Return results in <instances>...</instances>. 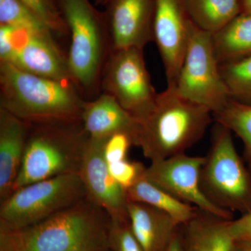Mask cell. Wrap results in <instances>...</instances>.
<instances>
[{"label": "cell", "mask_w": 251, "mask_h": 251, "mask_svg": "<svg viewBox=\"0 0 251 251\" xmlns=\"http://www.w3.org/2000/svg\"><path fill=\"white\" fill-rule=\"evenodd\" d=\"M110 217L87 198L25 228L0 229V251H103Z\"/></svg>", "instance_id": "obj_1"}, {"label": "cell", "mask_w": 251, "mask_h": 251, "mask_svg": "<svg viewBox=\"0 0 251 251\" xmlns=\"http://www.w3.org/2000/svg\"><path fill=\"white\" fill-rule=\"evenodd\" d=\"M85 100L72 82L0 62V108L29 125L81 123Z\"/></svg>", "instance_id": "obj_2"}, {"label": "cell", "mask_w": 251, "mask_h": 251, "mask_svg": "<svg viewBox=\"0 0 251 251\" xmlns=\"http://www.w3.org/2000/svg\"><path fill=\"white\" fill-rule=\"evenodd\" d=\"M213 120L209 109L184 98L174 86H167L139 122L136 147L151 162L185 153L202 139Z\"/></svg>", "instance_id": "obj_3"}, {"label": "cell", "mask_w": 251, "mask_h": 251, "mask_svg": "<svg viewBox=\"0 0 251 251\" xmlns=\"http://www.w3.org/2000/svg\"><path fill=\"white\" fill-rule=\"evenodd\" d=\"M71 43L68 68L73 84L86 100L100 94L104 67L111 54V39L105 11L90 0H57Z\"/></svg>", "instance_id": "obj_4"}, {"label": "cell", "mask_w": 251, "mask_h": 251, "mask_svg": "<svg viewBox=\"0 0 251 251\" xmlns=\"http://www.w3.org/2000/svg\"><path fill=\"white\" fill-rule=\"evenodd\" d=\"M89 137L82 123L31 125L14 191L36 181L79 174Z\"/></svg>", "instance_id": "obj_5"}, {"label": "cell", "mask_w": 251, "mask_h": 251, "mask_svg": "<svg viewBox=\"0 0 251 251\" xmlns=\"http://www.w3.org/2000/svg\"><path fill=\"white\" fill-rule=\"evenodd\" d=\"M216 124L201 170V187L213 204L242 215L251 211V175L238 154L232 131Z\"/></svg>", "instance_id": "obj_6"}, {"label": "cell", "mask_w": 251, "mask_h": 251, "mask_svg": "<svg viewBox=\"0 0 251 251\" xmlns=\"http://www.w3.org/2000/svg\"><path fill=\"white\" fill-rule=\"evenodd\" d=\"M86 198L78 174L61 175L18 188L0 205V229L16 230L41 222Z\"/></svg>", "instance_id": "obj_7"}, {"label": "cell", "mask_w": 251, "mask_h": 251, "mask_svg": "<svg viewBox=\"0 0 251 251\" xmlns=\"http://www.w3.org/2000/svg\"><path fill=\"white\" fill-rule=\"evenodd\" d=\"M174 87L180 95L212 114L222 110L231 99L220 72L213 34L201 30L191 21L186 52Z\"/></svg>", "instance_id": "obj_8"}, {"label": "cell", "mask_w": 251, "mask_h": 251, "mask_svg": "<svg viewBox=\"0 0 251 251\" xmlns=\"http://www.w3.org/2000/svg\"><path fill=\"white\" fill-rule=\"evenodd\" d=\"M143 49L112 50L104 67L100 93L112 96L138 122L154 105L156 93L147 69Z\"/></svg>", "instance_id": "obj_9"}, {"label": "cell", "mask_w": 251, "mask_h": 251, "mask_svg": "<svg viewBox=\"0 0 251 251\" xmlns=\"http://www.w3.org/2000/svg\"><path fill=\"white\" fill-rule=\"evenodd\" d=\"M53 34L0 25V62L10 63L35 75L72 82L67 55L56 44Z\"/></svg>", "instance_id": "obj_10"}, {"label": "cell", "mask_w": 251, "mask_h": 251, "mask_svg": "<svg viewBox=\"0 0 251 251\" xmlns=\"http://www.w3.org/2000/svg\"><path fill=\"white\" fill-rule=\"evenodd\" d=\"M204 157L185 153L151 162L145 178L175 198L199 210L226 220L233 213L221 209L206 197L201 187V170Z\"/></svg>", "instance_id": "obj_11"}, {"label": "cell", "mask_w": 251, "mask_h": 251, "mask_svg": "<svg viewBox=\"0 0 251 251\" xmlns=\"http://www.w3.org/2000/svg\"><path fill=\"white\" fill-rule=\"evenodd\" d=\"M191 21L184 0H154L153 41L161 55L167 86H175L187 46Z\"/></svg>", "instance_id": "obj_12"}, {"label": "cell", "mask_w": 251, "mask_h": 251, "mask_svg": "<svg viewBox=\"0 0 251 251\" xmlns=\"http://www.w3.org/2000/svg\"><path fill=\"white\" fill-rule=\"evenodd\" d=\"M105 137H89L80 175L86 198L103 209L111 219L128 218L126 191L112 177L103 154Z\"/></svg>", "instance_id": "obj_13"}, {"label": "cell", "mask_w": 251, "mask_h": 251, "mask_svg": "<svg viewBox=\"0 0 251 251\" xmlns=\"http://www.w3.org/2000/svg\"><path fill=\"white\" fill-rule=\"evenodd\" d=\"M105 6L112 50H144L153 41L154 0H110Z\"/></svg>", "instance_id": "obj_14"}, {"label": "cell", "mask_w": 251, "mask_h": 251, "mask_svg": "<svg viewBox=\"0 0 251 251\" xmlns=\"http://www.w3.org/2000/svg\"><path fill=\"white\" fill-rule=\"evenodd\" d=\"M31 125L0 108V201L14 192Z\"/></svg>", "instance_id": "obj_15"}, {"label": "cell", "mask_w": 251, "mask_h": 251, "mask_svg": "<svg viewBox=\"0 0 251 251\" xmlns=\"http://www.w3.org/2000/svg\"><path fill=\"white\" fill-rule=\"evenodd\" d=\"M81 123L91 138H103L120 131L138 133L139 122L110 94L101 92L92 100H86Z\"/></svg>", "instance_id": "obj_16"}, {"label": "cell", "mask_w": 251, "mask_h": 251, "mask_svg": "<svg viewBox=\"0 0 251 251\" xmlns=\"http://www.w3.org/2000/svg\"><path fill=\"white\" fill-rule=\"evenodd\" d=\"M130 227L143 251H166L178 226L165 212L153 206L128 202Z\"/></svg>", "instance_id": "obj_17"}, {"label": "cell", "mask_w": 251, "mask_h": 251, "mask_svg": "<svg viewBox=\"0 0 251 251\" xmlns=\"http://www.w3.org/2000/svg\"><path fill=\"white\" fill-rule=\"evenodd\" d=\"M226 220L198 210L185 224L184 251H234L236 242Z\"/></svg>", "instance_id": "obj_18"}, {"label": "cell", "mask_w": 251, "mask_h": 251, "mask_svg": "<svg viewBox=\"0 0 251 251\" xmlns=\"http://www.w3.org/2000/svg\"><path fill=\"white\" fill-rule=\"evenodd\" d=\"M129 202L143 203L171 216L177 226L189 222L199 209L182 202L150 182L145 176L126 191Z\"/></svg>", "instance_id": "obj_19"}, {"label": "cell", "mask_w": 251, "mask_h": 251, "mask_svg": "<svg viewBox=\"0 0 251 251\" xmlns=\"http://www.w3.org/2000/svg\"><path fill=\"white\" fill-rule=\"evenodd\" d=\"M184 3L190 21L212 34L241 14L239 0H184Z\"/></svg>", "instance_id": "obj_20"}, {"label": "cell", "mask_w": 251, "mask_h": 251, "mask_svg": "<svg viewBox=\"0 0 251 251\" xmlns=\"http://www.w3.org/2000/svg\"><path fill=\"white\" fill-rule=\"evenodd\" d=\"M220 64L251 54V15L240 14L213 34Z\"/></svg>", "instance_id": "obj_21"}, {"label": "cell", "mask_w": 251, "mask_h": 251, "mask_svg": "<svg viewBox=\"0 0 251 251\" xmlns=\"http://www.w3.org/2000/svg\"><path fill=\"white\" fill-rule=\"evenodd\" d=\"M214 121L224 126L240 138L244 158L251 175V105L230 99L222 110L213 114Z\"/></svg>", "instance_id": "obj_22"}, {"label": "cell", "mask_w": 251, "mask_h": 251, "mask_svg": "<svg viewBox=\"0 0 251 251\" xmlns=\"http://www.w3.org/2000/svg\"><path fill=\"white\" fill-rule=\"evenodd\" d=\"M231 99L251 105V54L220 64Z\"/></svg>", "instance_id": "obj_23"}, {"label": "cell", "mask_w": 251, "mask_h": 251, "mask_svg": "<svg viewBox=\"0 0 251 251\" xmlns=\"http://www.w3.org/2000/svg\"><path fill=\"white\" fill-rule=\"evenodd\" d=\"M0 25L34 32L54 33L20 0H0Z\"/></svg>", "instance_id": "obj_24"}, {"label": "cell", "mask_w": 251, "mask_h": 251, "mask_svg": "<svg viewBox=\"0 0 251 251\" xmlns=\"http://www.w3.org/2000/svg\"><path fill=\"white\" fill-rule=\"evenodd\" d=\"M45 23L54 34H69V29L57 4V0H20Z\"/></svg>", "instance_id": "obj_25"}, {"label": "cell", "mask_w": 251, "mask_h": 251, "mask_svg": "<svg viewBox=\"0 0 251 251\" xmlns=\"http://www.w3.org/2000/svg\"><path fill=\"white\" fill-rule=\"evenodd\" d=\"M109 249L112 251H143L132 231L128 218H110Z\"/></svg>", "instance_id": "obj_26"}, {"label": "cell", "mask_w": 251, "mask_h": 251, "mask_svg": "<svg viewBox=\"0 0 251 251\" xmlns=\"http://www.w3.org/2000/svg\"><path fill=\"white\" fill-rule=\"evenodd\" d=\"M137 135L135 131H120L105 137L103 154L108 164L126 159L132 146H136Z\"/></svg>", "instance_id": "obj_27"}, {"label": "cell", "mask_w": 251, "mask_h": 251, "mask_svg": "<svg viewBox=\"0 0 251 251\" xmlns=\"http://www.w3.org/2000/svg\"><path fill=\"white\" fill-rule=\"evenodd\" d=\"M108 165L112 177L126 191H128L145 176L147 167L138 161L125 159Z\"/></svg>", "instance_id": "obj_28"}, {"label": "cell", "mask_w": 251, "mask_h": 251, "mask_svg": "<svg viewBox=\"0 0 251 251\" xmlns=\"http://www.w3.org/2000/svg\"><path fill=\"white\" fill-rule=\"evenodd\" d=\"M229 230L237 244H251V211L229 221Z\"/></svg>", "instance_id": "obj_29"}, {"label": "cell", "mask_w": 251, "mask_h": 251, "mask_svg": "<svg viewBox=\"0 0 251 251\" xmlns=\"http://www.w3.org/2000/svg\"><path fill=\"white\" fill-rule=\"evenodd\" d=\"M166 251H184L182 239L178 235V234H176V232L172 239Z\"/></svg>", "instance_id": "obj_30"}, {"label": "cell", "mask_w": 251, "mask_h": 251, "mask_svg": "<svg viewBox=\"0 0 251 251\" xmlns=\"http://www.w3.org/2000/svg\"><path fill=\"white\" fill-rule=\"evenodd\" d=\"M241 14L251 15V0H239Z\"/></svg>", "instance_id": "obj_31"}, {"label": "cell", "mask_w": 251, "mask_h": 251, "mask_svg": "<svg viewBox=\"0 0 251 251\" xmlns=\"http://www.w3.org/2000/svg\"><path fill=\"white\" fill-rule=\"evenodd\" d=\"M234 251H251V244H237Z\"/></svg>", "instance_id": "obj_32"}, {"label": "cell", "mask_w": 251, "mask_h": 251, "mask_svg": "<svg viewBox=\"0 0 251 251\" xmlns=\"http://www.w3.org/2000/svg\"><path fill=\"white\" fill-rule=\"evenodd\" d=\"M109 1L110 0H94V5H96V6H100V5L105 6Z\"/></svg>", "instance_id": "obj_33"}, {"label": "cell", "mask_w": 251, "mask_h": 251, "mask_svg": "<svg viewBox=\"0 0 251 251\" xmlns=\"http://www.w3.org/2000/svg\"><path fill=\"white\" fill-rule=\"evenodd\" d=\"M103 251H112L110 250V249H107V250Z\"/></svg>", "instance_id": "obj_34"}]
</instances>
